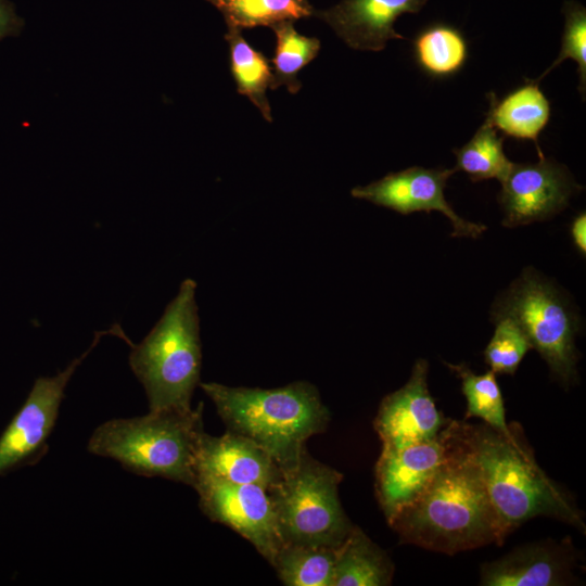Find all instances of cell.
<instances>
[{
	"mask_svg": "<svg viewBox=\"0 0 586 586\" xmlns=\"http://www.w3.org/2000/svg\"><path fill=\"white\" fill-rule=\"evenodd\" d=\"M446 431L449 446L444 461L421 495L388 525L402 544L449 556L489 544L501 545L506 535L481 471L447 425Z\"/></svg>",
	"mask_w": 586,
	"mask_h": 586,
	"instance_id": "cell-1",
	"label": "cell"
},
{
	"mask_svg": "<svg viewBox=\"0 0 586 586\" xmlns=\"http://www.w3.org/2000/svg\"><path fill=\"white\" fill-rule=\"evenodd\" d=\"M453 438L479 467L504 534L536 517H548L585 531L581 511L538 467L521 438L508 440L484 424L450 421Z\"/></svg>",
	"mask_w": 586,
	"mask_h": 586,
	"instance_id": "cell-2",
	"label": "cell"
},
{
	"mask_svg": "<svg viewBox=\"0 0 586 586\" xmlns=\"http://www.w3.org/2000/svg\"><path fill=\"white\" fill-rule=\"evenodd\" d=\"M214 403L227 431L266 450L282 471L295 466L307 440L326 431L330 412L315 385L297 381L277 388L199 384Z\"/></svg>",
	"mask_w": 586,
	"mask_h": 586,
	"instance_id": "cell-3",
	"label": "cell"
},
{
	"mask_svg": "<svg viewBox=\"0 0 586 586\" xmlns=\"http://www.w3.org/2000/svg\"><path fill=\"white\" fill-rule=\"evenodd\" d=\"M196 283L181 282L174 300L139 343H129V366L142 384L149 410H190L200 384L202 349Z\"/></svg>",
	"mask_w": 586,
	"mask_h": 586,
	"instance_id": "cell-4",
	"label": "cell"
},
{
	"mask_svg": "<svg viewBox=\"0 0 586 586\" xmlns=\"http://www.w3.org/2000/svg\"><path fill=\"white\" fill-rule=\"evenodd\" d=\"M203 405L190 410H157L100 424L89 453L114 459L138 475L195 484L194 457L203 429Z\"/></svg>",
	"mask_w": 586,
	"mask_h": 586,
	"instance_id": "cell-5",
	"label": "cell"
},
{
	"mask_svg": "<svg viewBox=\"0 0 586 586\" xmlns=\"http://www.w3.org/2000/svg\"><path fill=\"white\" fill-rule=\"evenodd\" d=\"M343 475L304 451L268 489L283 545L340 547L354 524L339 498Z\"/></svg>",
	"mask_w": 586,
	"mask_h": 586,
	"instance_id": "cell-6",
	"label": "cell"
},
{
	"mask_svg": "<svg viewBox=\"0 0 586 586\" xmlns=\"http://www.w3.org/2000/svg\"><path fill=\"white\" fill-rule=\"evenodd\" d=\"M494 318L512 319L565 385L576 380V319L562 295L533 269H525L496 303Z\"/></svg>",
	"mask_w": 586,
	"mask_h": 586,
	"instance_id": "cell-7",
	"label": "cell"
},
{
	"mask_svg": "<svg viewBox=\"0 0 586 586\" xmlns=\"http://www.w3.org/2000/svg\"><path fill=\"white\" fill-rule=\"evenodd\" d=\"M105 334L124 335L117 323L98 331L91 346L53 377L38 378L25 403L0 436V475L22 464L38 461L48 450V440L55 426L60 406L71 378Z\"/></svg>",
	"mask_w": 586,
	"mask_h": 586,
	"instance_id": "cell-8",
	"label": "cell"
},
{
	"mask_svg": "<svg viewBox=\"0 0 586 586\" xmlns=\"http://www.w3.org/2000/svg\"><path fill=\"white\" fill-rule=\"evenodd\" d=\"M193 488L200 509L211 521L237 532L272 564L283 543L267 488L212 477H199Z\"/></svg>",
	"mask_w": 586,
	"mask_h": 586,
	"instance_id": "cell-9",
	"label": "cell"
},
{
	"mask_svg": "<svg viewBox=\"0 0 586 586\" xmlns=\"http://www.w3.org/2000/svg\"><path fill=\"white\" fill-rule=\"evenodd\" d=\"M500 183L498 202L506 227L548 219L564 209L572 194L581 190L564 165L545 156L536 163H513Z\"/></svg>",
	"mask_w": 586,
	"mask_h": 586,
	"instance_id": "cell-10",
	"label": "cell"
},
{
	"mask_svg": "<svg viewBox=\"0 0 586 586\" xmlns=\"http://www.w3.org/2000/svg\"><path fill=\"white\" fill-rule=\"evenodd\" d=\"M455 168L434 169L413 166L390 173L364 187H355L351 193L356 199L393 209L403 215L413 212L438 211L451 222L453 237H480L487 227L461 218L446 201L444 190Z\"/></svg>",
	"mask_w": 586,
	"mask_h": 586,
	"instance_id": "cell-11",
	"label": "cell"
},
{
	"mask_svg": "<svg viewBox=\"0 0 586 586\" xmlns=\"http://www.w3.org/2000/svg\"><path fill=\"white\" fill-rule=\"evenodd\" d=\"M449 446L446 426L433 440L402 448L382 446L375 464V493L390 523L431 482Z\"/></svg>",
	"mask_w": 586,
	"mask_h": 586,
	"instance_id": "cell-12",
	"label": "cell"
},
{
	"mask_svg": "<svg viewBox=\"0 0 586 586\" xmlns=\"http://www.w3.org/2000/svg\"><path fill=\"white\" fill-rule=\"evenodd\" d=\"M429 365L418 359L407 383L386 395L374 419L382 446L402 448L435 438L447 425L428 387Z\"/></svg>",
	"mask_w": 586,
	"mask_h": 586,
	"instance_id": "cell-13",
	"label": "cell"
},
{
	"mask_svg": "<svg viewBox=\"0 0 586 586\" xmlns=\"http://www.w3.org/2000/svg\"><path fill=\"white\" fill-rule=\"evenodd\" d=\"M194 470L195 482L199 477H212L235 484H256L267 489L282 476V470L266 450L230 431L220 436L202 432L195 449Z\"/></svg>",
	"mask_w": 586,
	"mask_h": 586,
	"instance_id": "cell-14",
	"label": "cell"
},
{
	"mask_svg": "<svg viewBox=\"0 0 586 586\" xmlns=\"http://www.w3.org/2000/svg\"><path fill=\"white\" fill-rule=\"evenodd\" d=\"M429 0H342L314 16L324 21L352 49L381 51L391 39H406L394 28L403 14H417Z\"/></svg>",
	"mask_w": 586,
	"mask_h": 586,
	"instance_id": "cell-15",
	"label": "cell"
},
{
	"mask_svg": "<svg viewBox=\"0 0 586 586\" xmlns=\"http://www.w3.org/2000/svg\"><path fill=\"white\" fill-rule=\"evenodd\" d=\"M572 548L537 542L520 546L504 557L484 563L480 584L485 586H558L571 577Z\"/></svg>",
	"mask_w": 586,
	"mask_h": 586,
	"instance_id": "cell-16",
	"label": "cell"
},
{
	"mask_svg": "<svg viewBox=\"0 0 586 586\" xmlns=\"http://www.w3.org/2000/svg\"><path fill=\"white\" fill-rule=\"evenodd\" d=\"M489 106L486 116L505 136L517 140H532L539 157H544L538 137L550 119V103L539 88V82H526L498 100L494 92L487 94Z\"/></svg>",
	"mask_w": 586,
	"mask_h": 586,
	"instance_id": "cell-17",
	"label": "cell"
},
{
	"mask_svg": "<svg viewBox=\"0 0 586 586\" xmlns=\"http://www.w3.org/2000/svg\"><path fill=\"white\" fill-rule=\"evenodd\" d=\"M393 572L385 551L354 526L336 549L332 586H385L391 584Z\"/></svg>",
	"mask_w": 586,
	"mask_h": 586,
	"instance_id": "cell-18",
	"label": "cell"
},
{
	"mask_svg": "<svg viewBox=\"0 0 586 586\" xmlns=\"http://www.w3.org/2000/svg\"><path fill=\"white\" fill-rule=\"evenodd\" d=\"M225 39L229 44L231 75L238 92L246 95L259 110L263 117L271 122V109L266 97L268 88L275 89V75L266 55L253 48L242 36L241 29L227 26Z\"/></svg>",
	"mask_w": 586,
	"mask_h": 586,
	"instance_id": "cell-19",
	"label": "cell"
},
{
	"mask_svg": "<svg viewBox=\"0 0 586 586\" xmlns=\"http://www.w3.org/2000/svg\"><path fill=\"white\" fill-rule=\"evenodd\" d=\"M418 66L433 78L454 76L468 59V41L448 24L434 23L421 29L412 40Z\"/></svg>",
	"mask_w": 586,
	"mask_h": 586,
	"instance_id": "cell-20",
	"label": "cell"
},
{
	"mask_svg": "<svg viewBox=\"0 0 586 586\" xmlns=\"http://www.w3.org/2000/svg\"><path fill=\"white\" fill-rule=\"evenodd\" d=\"M446 365L461 380V390L467 400L466 418L477 417L508 440L519 441V435L506 421L504 398L496 373L488 370L483 374H475L464 364Z\"/></svg>",
	"mask_w": 586,
	"mask_h": 586,
	"instance_id": "cell-21",
	"label": "cell"
},
{
	"mask_svg": "<svg viewBox=\"0 0 586 586\" xmlns=\"http://www.w3.org/2000/svg\"><path fill=\"white\" fill-rule=\"evenodd\" d=\"M336 549L324 546L283 545L272 566L286 586H332Z\"/></svg>",
	"mask_w": 586,
	"mask_h": 586,
	"instance_id": "cell-22",
	"label": "cell"
},
{
	"mask_svg": "<svg viewBox=\"0 0 586 586\" xmlns=\"http://www.w3.org/2000/svg\"><path fill=\"white\" fill-rule=\"evenodd\" d=\"M504 139L486 116L473 137L454 150L455 169L464 171L474 182L487 179L501 182L513 164L505 154Z\"/></svg>",
	"mask_w": 586,
	"mask_h": 586,
	"instance_id": "cell-23",
	"label": "cell"
},
{
	"mask_svg": "<svg viewBox=\"0 0 586 586\" xmlns=\"http://www.w3.org/2000/svg\"><path fill=\"white\" fill-rule=\"evenodd\" d=\"M224 16L227 26L239 29L273 26L314 16L308 0H207Z\"/></svg>",
	"mask_w": 586,
	"mask_h": 586,
	"instance_id": "cell-24",
	"label": "cell"
},
{
	"mask_svg": "<svg viewBox=\"0 0 586 586\" xmlns=\"http://www.w3.org/2000/svg\"><path fill=\"white\" fill-rule=\"evenodd\" d=\"M293 23L285 21L270 28L277 40L271 60L275 69V89L284 85L290 93L295 94L302 88L297 74L317 56L320 40L298 34Z\"/></svg>",
	"mask_w": 586,
	"mask_h": 586,
	"instance_id": "cell-25",
	"label": "cell"
},
{
	"mask_svg": "<svg viewBox=\"0 0 586 586\" xmlns=\"http://www.w3.org/2000/svg\"><path fill=\"white\" fill-rule=\"evenodd\" d=\"M494 334L484 351V358L494 373L514 374L531 343L522 329L508 317H496Z\"/></svg>",
	"mask_w": 586,
	"mask_h": 586,
	"instance_id": "cell-26",
	"label": "cell"
},
{
	"mask_svg": "<svg viewBox=\"0 0 586 586\" xmlns=\"http://www.w3.org/2000/svg\"><path fill=\"white\" fill-rule=\"evenodd\" d=\"M564 16V28L562 35L561 49L558 58L535 81L539 82L553 68L559 66L564 60L571 59L577 63L579 77L578 90L585 99L586 92V9L575 1L566 0L562 5Z\"/></svg>",
	"mask_w": 586,
	"mask_h": 586,
	"instance_id": "cell-27",
	"label": "cell"
},
{
	"mask_svg": "<svg viewBox=\"0 0 586 586\" xmlns=\"http://www.w3.org/2000/svg\"><path fill=\"white\" fill-rule=\"evenodd\" d=\"M24 27V20L15 11L9 0H0V40L5 37H16Z\"/></svg>",
	"mask_w": 586,
	"mask_h": 586,
	"instance_id": "cell-28",
	"label": "cell"
},
{
	"mask_svg": "<svg viewBox=\"0 0 586 586\" xmlns=\"http://www.w3.org/2000/svg\"><path fill=\"white\" fill-rule=\"evenodd\" d=\"M571 237L575 247L581 254L586 253V215L585 213L578 214L572 221L570 228Z\"/></svg>",
	"mask_w": 586,
	"mask_h": 586,
	"instance_id": "cell-29",
	"label": "cell"
}]
</instances>
